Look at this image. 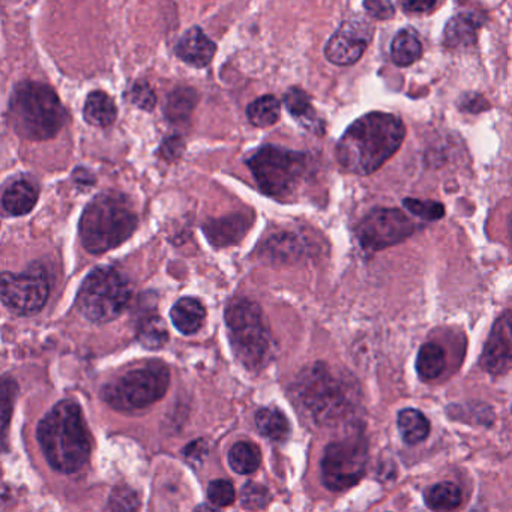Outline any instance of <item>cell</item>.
I'll return each instance as SVG.
<instances>
[{"instance_id":"obj_1","label":"cell","mask_w":512,"mask_h":512,"mask_svg":"<svg viewBox=\"0 0 512 512\" xmlns=\"http://www.w3.org/2000/svg\"><path fill=\"white\" fill-rule=\"evenodd\" d=\"M403 122L391 113L373 112L347 128L337 145V160L346 172L367 176L377 172L403 143Z\"/></svg>"},{"instance_id":"obj_2","label":"cell","mask_w":512,"mask_h":512,"mask_svg":"<svg viewBox=\"0 0 512 512\" xmlns=\"http://www.w3.org/2000/svg\"><path fill=\"white\" fill-rule=\"evenodd\" d=\"M37 437L44 457L58 472H79L91 457V436L74 401L56 404L38 424Z\"/></svg>"},{"instance_id":"obj_3","label":"cell","mask_w":512,"mask_h":512,"mask_svg":"<svg viewBox=\"0 0 512 512\" xmlns=\"http://www.w3.org/2000/svg\"><path fill=\"white\" fill-rule=\"evenodd\" d=\"M11 127L23 139L46 142L61 133L67 124V110L50 86L23 82L10 100Z\"/></svg>"},{"instance_id":"obj_4","label":"cell","mask_w":512,"mask_h":512,"mask_svg":"<svg viewBox=\"0 0 512 512\" xmlns=\"http://www.w3.org/2000/svg\"><path fill=\"white\" fill-rule=\"evenodd\" d=\"M293 394L317 425L338 424L355 406L349 383L325 364L310 365L302 370L293 385Z\"/></svg>"},{"instance_id":"obj_5","label":"cell","mask_w":512,"mask_h":512,"mask_svg":"<svg viewBox=\"0 0 512 512\" xmlns=\"http://www.w3.org/2000/svg\"><path fill=\"white\" fill-rule=\"evenodd\" d=\"M137 214L130 200L119 193L95 197L80 220V239L91 254H103L124 244L136 230Z\"/></svg>"},{"instance_id":"obj_6","label":"cell","mask_w":512,"mask_h":512,"mask_svg":"<svg viewBox=\"0 0 512 512\" xmlns=\"http://www.w3.org/2000/svg\"><path fill=\"white\" fill-rule=\"evenodd\" d=\"M226 325L238 361L250 371L265 368L274 355L275 344L259 305L244 298L230 302Z\"/></svg>"},{"instance_id":"obj_7","label":"cell","mask_w":512,"mask_h":512,"mask_svg":"<svg viewBox=\"0 0 512 512\" xmlns=\"http://www.w3.org/2000/svg\"><path fill=\"white\" fill-rule=\"evenodd\" d=\"M131 299L127 278L115 268L94 269L83 281L77 293L76 307L92 323L113 322L118 319Z\"/></svg>"},{"instance_id":"obj_8","label":"cell","mask_w":512,"mask_h":512,"mask_svg":"<svg viewBox=\"0 0 512 512\" xmlns=\"http://www.w3.org/2000/svg\"><path fill=\"white\" fill-rule=\"evenodd\" d=\"M254 179L266 196L287 199L307 175L308 157L280 146H262L247 161Z\"/></svg>"},{"instance_id":"obj_9","label":"cell","mask_w":512,"mask_h":512,"mask_svg":"<svg viewBox=\"0 0 512 512\" xmlns=\"http://www.w3.org/2000/svg\"><path fill=\"white\" fill-rule=\"evenodd\" d=\"M169 385V368L161 362H152L107 383L103 400L119 412H136L161 400Z\"/></svg>"},{"instance_id":"obj_10","label":"cell","mask_w":512,"mask_h":512,"mask_svg":"<svg viewBox=\"0 0 512 512\" xmlns=\"http://www.w3.org/2000/svg\"><path fill=\"white\" fill-rule=\"evenodd\" d=\"M367 460V440L362 436L329 443L322 458L323 484L331 491L349 490L361 481Z\"/></svg>"},{"instance_id":"obj_11","label":"cell","mask_w":512,"mask_h":512,"mask_svg":"<svg viewBox=\"0 0 512 512\" xmlns=\"http://www.w3.org/2000/svg\"><path fill=\"white\" fill-rule=\"evenodd\" d=\"M415 230V223L404 212L379 208L362 218L356 235L365 250L382 251L400 244L412 236Z\"/></svg>"},{"instance_id":"obj_12","label":"cell","mask_w":512,"mask_h":512,"mask_svg":"<svg viewBox=\"0 0 512 512\" xmlns=\"http://www.w3.org/2000/svg\"><path fill=\"white\" fill-rule=\"evenodd\" d=\"M2 302L17 316H32L40 313L50 295L49 281L43 272L25 274H2Z\"/></svg>"},{"instance_id":"obj_13","label":"cell","mask_w":512,"mask_h":512,"mask_svg":"<svg viewBox=\"0 0 512 512\" xmlns=\"http://www.w3.org/2000/svg\"><path fill=\"white\" fill-rule=\"evenodd\" d=\"M371 37L373 28L370 23L362 19L349 20L329 38L325 47L326 59L338 67L356 64L367 50Z\"/></svg>"},{"instance_id":"obj_14","label":"cell","mask_w":512,"mask_h":512,"mask_svg":"<svg viewBox=\"0 0 512 512\" xmlns=\"http://www.w3.org/2000/svg\"><path fill=\"white\" fill-rule=\"evenodd\" d=\"M481 365L491 374L512 368V310L503 313L491 328L481 355Z\"/></svg>"},{"instance_id":"obj_15","label":"cell","mask_w":512,"mask_h":512,"mask_svg":"<svg viewBox=\"0 0 512 512\" xmlns=\"http://www.w3.org/2000/svg\"><path fill=\"white\" fill-rule=\"evenodd\" d=\"M217 53L214 41L200 28H191L176 44V56L194 68H205Z\"/></svg>"},{"instance_id":"obj_16","label":"cell","mask_w":512,"mask_h":512,"mask_svg":"<svg viewBox=\"0 0 512 512\" xmlns=\"http://www.w3.org/2000/svg\"><path fill=\"white\" fill-rule=\"evenodd\" d=\"M253 226V215L233 214L220 220H211L203 226L206 238L214 247L235 245L247 235Z\"/></svg>"},{"instance_id":"obj_17","label":"cell","mask_w":512,"mask_h":512,"mask_svg":"<svg viewBox=\"0 0 512 512\" xmlns=\"http://www.w3.org/2000/svg\"><path fill=\"white\" fill-rule=\"evenodd\" d=\"M284 106L299 125L311 133H323L322 119L317 116L310 97L298 88L289 89L284 95Z\"/></svg>"},{"instance_id":"obj_18","label":"cell","mask_w":512,"mask_h":512,"mask_svg":"<svg viewBox=\"0 0 512 512\" xmlns=\"http://www.w3.org/2000/svg\"><path fill=\"white\" fill-rule=\"evenodd\" d=\"M482 23L484 20L478 14H458L446 25L445 35H443L445 46L449 49L472 46Z\"/></svg>"},{"instance_id":"obj_19","label":"cell","mask_w":512,"mask_h":512,"mask_svg":"<svg viewBox=\"0 0 512 512\" xmlns=\"http://www.w3.org/2000/svg\"><path fill=\"white\" fill-rule=\"evenodd\" d=\"M206 310L202 302L194 298H182L173 305L170 319L181 334H196L205 322Z\"/></svg>"},{"instance_id":"obj_20","label":"cell","mask_w":512,"mask_h":512,"mask_svg":"<svg viewBox=\"0 0 512 512\" xmlns=\"http://www.w3.org/2000/svg\"><path fill=\"white\" fill-rule=\"evenodd\" d=\"M38 197L40 193L32 182L17 181L5 190L2 205L8 214L20 217V215L29 214L35 208Z\"/></svg>"},{"instance_id":"obj_21","label":"cell","mask_w":512,"mask_h":512,"mask_svg":"<svg viewBox=\"0 0 512 512\" xmlns=\"http://www.w3.org/2000/svg\"><path fill=\"white\" fill-rule=\"evenodd\" d=\"M83 118L92 127H109L118 118V109L110 95L103 91L91 92L86 98Z\"/></svg>"},{"instance_id":"obj_22","label":"cell","mask_w":512,"mask_h":512,"mask_svg":"<svg viewBox=\"0 0 512 512\" xmlns=\"http://www.w3.org/2000/svg\"><path fill=\"white\" fill-rule=\"evenodd\" d=\"M422 44L413 29H404L395 35L391 44L392 62L398 67H409L421 59Z\"/></svg>"},{"instance_id":"obj_23","label":"cell","mask_w":512,"mask_h":512,"mask_svg":"<svg viewBox=\"0 0 512 512\" xmlns=\"http://www.w3.org/2000/svg\"><path fill=\"white\" fill-rule=\"evenodd\" d=\"M446 368V353L442 346L436 343H427L419 349L416 358V371L425 382L436 380L442 376Z\"/></svg>"},{"instance_id":"obj_24","label":"cell","mask_w":512,"mask_h":512,"mask_svg":"<svg viewBox=\"0 0 512 512\" xmlns=\"http://www.w3.org/2000/svg\"><path fill=\"white\" fill-rule=\"evenodd\" d=\"M398 428L407 445H418L430 434V421L416 409H404L398 413Z\"/></svg>"},{"instance_id":"obj_25","label":"cell","mask_w":512,"mask_h":512,"mask_svg":"<svg viewBox=\"0 0 512 512\" xmlns=\"http://www.w3.org/2000/svg\"><path fill=\"white\" fill-rule=\"evenodd\" d=\"M197 92L191 88H178L167 95L164 103V115L169 121L179 124L187 122L191 113L196 109Z\"/></svg>"},{"instance_id":"obj_26","label":"cell","mask_w":512,"mask_h":512,"mask_svg":"<svg viewBox=\"0 0 512 512\" xmlns=\"http://www.w3.org/2000/svg\"><path fill=\"white\" fill-rule=\"evenodd\" d=\"M256 425L262 436L268 437L274 442H283L290 434L289 421L284 413L275 407L260 409L256 415Z\"/></svg>"},{"instance_id":"obj_27","label":"cell","mask_w":512,"mask_h":512,"mask_svg":"<svg viewBox=\"0 0 512 512\" xmlns=\"http://www.w3.org/2000/svg\"><path fill=\"white\" fill-rule=\"evenodd\" d=\"M461 500L463 494L454 482H439L425 493V503L433 511H451L461 505Z\"/></svg>"},{"instance_id":"obj_28","label":"cell","mask_w":512,"mask_h":512,"mask_svg":"<svg viewBox=\"0 0 512 512\" xmlns=\"http://www.w3.org/2000/svg\"><path fill=\"white\" fill-rule=\"evenodd\" d=\"M227 460L230 467L239 475H250L259 469L262 454L254 443L238 442L230 449Z\"/></svg>"},{"instance_id":"obj_29","label":"cell","mask_w":512,"mask_h":512,"mask_svg":"<svg viewBox=\"0 0 512 512\" xmlns=\"http://www.w3.org/2000/svg\"><path fill=\"white\" fill-rule=\"evenodd\" d=\"M281 106L280 101L274 95H265V97L257 98L256 101L248 106V121L254 127L266 128L274 125L280 119Z\"/></svg>"},{"instance_id":"obj_30","label":"cell","mask_w":512,"mask_h":512,"mask_svg":"<svg viewBox=\"0 0 512 512\" xmlns=\"http://www.w3.org/2000/svg\"><path fill=\"white\" fill-rule=\"evenodd\" d=\"M137 338L146 349H161L169 341L166 322L158 316L146 317L140 322L139 329H137Z\"/></svg>"},{"instance_id":"obj_31","label":"cell","mask_w":512,"mask_h":512,"mask_svg":"<svg viewBox=\"0 0 512 512\" xmlns=\"http://www.w3.org/2000/svg\"><path fill=\"white\" fill-rule=\"evenodd\" d=\"M403 205L407 211L424 221H437L445 215L442 203L433 202V200L406 199Z\"/></svg>"},{"instance_id":"obj_32","label":"cell","mask_w":512,"mask_h":512,"mask_svg":"<svg viewBox=\"0 0 512 512\" xmlns=\"http://www.w3.org/2000/svg\"><path fill=\"white\" fill-rule=\"evenodd\" d=\"M139 506V496L133 488L127 487V485L116 487L107 502V509L110 511H136Z\"/></svg>"},{"instance_id":"obj_33","label":"cell","mask_w":512,"mask_h":512,"mask_svg":"<svg viewBox=\"0 0 512 512\" xmlns=\"http://www.w3.org/2000/svg\"><path fill=\"white\" fill-rule=\"evenodd\" d=\"M271 496L268 488L256 482H247L241 491V503L245 509H263L268 506Z\"/></svg>"},{"instance_id":"obj_34","label":"cell","mask_w":512,"mask_h":512,"mask_svg":"<svg viewBox=\"0 0 512 512\" xmlns=\"http://www.w3.org/2000/svg\"><path fill=\"white\" fill-rule=\"evenodd\" d=\"M235 497V488H233L232 482L226 481V479H217L208 485L209 502L214 503L218 508L232 505L235 502Z\"/></svg>"},{"instance_id":"obj_35","label":"cell","mask_w":512,"mask_h":512,"mask_svg":"<svg viewBox=\"0 0 512 512\" xmlns=\"http://www.w3.org/2000/svg\"><path fill=\"white\" fill-rule=\"evenodd\" d=\"M130 100L134 106L139 107L140 110H145V112H152L157 106V95H155L154 89L143 80L134 83L133 88H131Z\"/></svg>"},{"instance_id":"obj_36","label":"cell","mask_w":512,"mask_h":512,"mask_svg":"<svg viewBox=\"0 0 512 512\" xmlns=\"http://www.w3.org/2000/svg\"><path fill=\"white\" fill-rule=\"evenodd\" d=\"M17 394V385L14 379L4 377L2 382V430H4V442H7V431L10 427L11 413H13L14 398Z\"/></svg>"},{"instance_id":"obj_37","label":"cell","mask_w":512,"mask_h":512,"mask_svg":"<svg viewBox=\"0 0 512 512\" xmlns=\"http://www.w3.org/2000/svg\"><path fill=\"white\" fill-rule=\"evenodd\" d=\"M185 151V142L182 137L173 136L164 140L161 145L160 154L163 155L164 160L176 161L182 157Z\"/></svg>"},{"instance_id":"obj_38","label":"cell","mask_w":512,"mask_h":512,"mask_svg":"<svg viewBox=\"0 0 512 512\" xmlns=\"http://www.w3.org/2000/svg\"><path fill=\"white\" fill-rule=\"evenodd\" d=\"M365 8L371 16L377 19H388L394 13L391 2L389 0H365Z\"/></svg>"},{"instance_id":"obj_39","label":"cell","mask_w":512,"mask_h":512,"mask_svg":"<svg viewBox=\"0 0 512 512\" xmlns=\"http://www.w3.org/2000/svg\"><path fill=\"white\" fill-rule=\"evenodd\" d=\"M437 0H400L401 8L406 13H427L436 5Z\"/></svg>"},{"instance_id":"obj_40","label":"cell","mask_w":512,"mask_h":512,"mask_svg":"<svg viewBox=\"0 0 512 512\" xmlns=\"http://www.w3.org/2000/svg\"><path fill=\"white\" fill-rule=\"evenodd\" d=\"M509 238H511V244H512V217H511V220H509Z\"/></svg>"}]
</instances>
